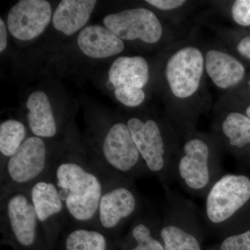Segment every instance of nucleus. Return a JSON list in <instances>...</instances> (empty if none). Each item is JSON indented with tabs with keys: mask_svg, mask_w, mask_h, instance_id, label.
<instances>
[{
	"mask_svg": "<svg viewBox=\"0 0 250 250\" xmlns=\"http://www.w3.org/2000/svg\"><path fill=\"white\" fill-rule=\"evenodd\" d=\"M205 69L213 83L228 89L243 80L246 70L238 59L223 51L210 49L206 54Z\"/></svg>",
	"mask_w": 250,
	"mask_h": 250,
	"instance_id": "dca6fc26",
	"label": "nucleus"
},
{
	"mask_svg": "<svg viewBox=\"0 0 250 250\" xmlns=\"http://www.w3.org/2000/svg\"><path fill=\"white\" fill-rule=\"evenodd\" d=\"M149 77V65L141 57H119L108 71V82L114 88L115 97L128 107H136L144 102L143 88Z\"/></svg>",
	"mask_w": 250,
	"mask_h": 250,
	"instance_id": "9b49d317",
	"label": "nucleus"
},
{
	"mask_svg": "<svg viewBox=\"0 0 250 250\" xmlns=\"http://www.w3.org/2000/svg\"><path fill=\"white\" fill-rule=\"evenodd\" d=\"M52 14L49 1L21 0L8 14V29L18 40H33L45 30L52 19Z\"/></svg>",
	"mask_w": 250,
	"mask_h": 250,
	"instance_id": "4468645a",
	"label": "nucleus"
},
{
	"mask_svg": "<svg viewBox=\"0 0 250 250\" xmlns=\"http://www.w3.org/2000/svg\"><path fill=\"white\" fill-rule=\"evenodd\" d=\"M126 124L149 173L156 176L163 187L170 186L178 152L168 147L160 125L154 120L143 121L134 117Z\"/></svg>",
	"mask_w": 250,
	"mask_h": 250,
	"instance_id": "1a4fd4ad",
	"label": "nucleus"
},
{
	"mask_svg": "<svg viewBox=\"0 0 250 250\" xmlns=\"http://www.w3.org/2000/svg\"><path fill=\"white\" fill-rule=\"evenodd\" d=\"M77 45L87 57L106 59L121 53L125 49L123 40L106 27L87 26L77 37Z\"/></svg>",
	"mask_w": 250,
	"mask_h": 250,
	"instance_id": "2eb2a0df",
	"label": "nucleus"
},
{
	"mask_svg": "<svg viewBox=\"0 0 250 250\" xmlns=\"http://www.w3.org/2000/svg\"><path fill=\"white\" fill-rule=\"evenodd\" d=\"M165 205L159 218V233L165 250H202L205 229L202 213L180 192L164 186Z\"/></svg>",
	"mask_w": 250,
	"mask_h": 250,
	"instance_id": "7ed1b4c3",
	"label": "nucleus"
},
{
	"mask_svg": "<svg viewBox=\"0 0 250 250\" xmlns=\"http://www.w3.org/2000/svg\"><path fill=\"white\" fill-rule=\"evenodd\" d=\"M0 228L6 238L24 250L47 239L27 189L0 198Z\"/></svg>",
	"mask_w": 250,
	"mask_h": 250,
	"instance_id": "6e6552de",
	"label": "nucleus"
},
{
	"mask_svg": "<svg viewBox=\"0 0 250 250\" xmlns=\"http://www.w3.org/2000/svg\"><path fill=\"white\" fill-rule=\"evenodd\" d=\"M225 146L241 149L250 146V118L238 112H231L224 118L220 126Z\"/></svg>",
	"mask_w": 250,
	"mask_h": 250,
	"instance_id": "412c9836",
	"label": "nucleus"
},
{
	"mask_svg": "<svg viewBox=\"0 0 250 250\" xmlns=\"http://www.w3.org/2000/svg\"><path fill=\"white\" fill-rule=\"evenodd\" d=\"M27 190L46 238L53 241L70 225V221L50 171Z\"/></svg>",
	"mask_w": 250,
	"mask_h": 250,
	"instance_id": "9d476101",
	"label": "nucleus"
},
{
	"mask_svg": "<svg viewBox=\"0 0 250 250\" xmlns=\"http://www.w3.org/2000/svg\"><path fill=\"white\" fill-rule=\"evenodd\" d=\"M104 24L121 40H141L154 44L162 37L160 21L150 10L135 8L108 15L103 19Z\"/></svg>",
	"mask_w": 250,
	"mask_h": 250,
	"instance_id": "ddd939ff",
	"label": "nucleus"
},
{
	"mask_svg": "<svg viewBox=\"0 0 250 250\" xmlns=\"http://www.w3.org/2000/svg\"><path fill=\"white\" fill-rule=\"evenodd\" d=\"M95 162L109 177L133 179L149 174L126 123H113L100 141Z\"/></svg>",
	"mask_w": 250,
	"mask_h": 250,
	"instance_id": "423d86ee",
	"label": "nucleus"
},
{
	"mask_svg": "<svg viewBox=\"0 0 250 250\" xmlns=\"http://www.w3.org/2000/svg\"><path fill=\"white\" fill-rule=\"evenodd\" d=\"M58 156H51L45 139L28 137L16 154L0 166V198L27 189L48 173Z\"/></svg>",
	"mask_w": 250,
	"mask_h": 250,
	"instance_id": "39448f33",
	"label": "nucleus"
},
{
	"mask_svg": "<svg viewBox=\"0 0 250 250\" xmlns=\"http://www.w3.org/2000/svg\"><path fill=\"white\" fill-rule=\"evenodd\" d=\"M247 116L250 118V106H248L246 110Z\"/></svg>",
	"mask_w": 250,
	"mask_h": 250,
	"instance_id": "cd10ccee",
	"label": "nucleus"
},
{
	"mask_svg": "<svg viewBox=\"0 0 250 250\" xmlns=\"http://www.w3.org/2000/svg\"><path fill=\"white\" fill-rule=\"evenodd\" d=\"M27 107L28 126L33 136L44 139L55 137L58 133V125L45 93L39 90L31 93L27 101Z\"/></svg>",
	"mask_w": 250,
	"mask_h": 250,
	"instance_id": "a211bd4d",
	"label": "nucleus"
},
{
	"mask_svg": "<svg viewBox=\"0 0 250 250\" xmlns=\"http://www.w3.org/2000/svg\"><path fill=\"white\" fill-rule=\"evenodd\" d=\"M7 30L3 20L0 19V52H3L7 47Z\"/></svg>",
	"mask_w": 250,
	"mask_h": 250,
	"instance_id": "bb28decb",
	"label": "nucleus"
},
{
	"mask_svg": "<svg viewBox=\"0 0 250 250\" xmlns=\"http://www.w3.org/2000/svg\"></svg>",
	"mask_w": 250,
	"mask_h": 250,
	"instance_id": "c85d7f7f",
	"label": "nucleus"
},
{
	"mask_svg": "<svg viewBox=\"0 0 250 250\" xmlns=\"http://www.w3.org/2000/svg\"><path fill=\"white\" fill-rule=\"evenodd\" d=\"M233 21L241 26H250V0H237L231 7Z\"/></svg>",
	"mask_w": 250,
	"mask_h": 250,
	"instance_id": "b1692460",
	"label": "nucleus"
},
{
	"mask_svg": "<svg viewBox=\"0 0 250 250\" xmlns=\"http://www.w3.org/2000/svg\"><path fill=\"white\" fill-rule=\"evenodd\" d=\"M65 250H107V236L98 229L70 226L62 232Z\"/></svg>",
	"mask_w": 250,
	"mask_h": 250,
	"instance_id": "aec40b11",
	"label": "nucleus"
},
{
	"mask_svg": "<svg viewBox=\"0 0 250 250\" xmlns=\"http://www.w3.org/2000/svg\"><path fill=\"white\" fill-rule=\"evenodd\" d=\"M134 181L116 177L108 179L99 204L95 222V229L106 236L131 225L142 213V199Z\"/></svg>",
	"mask_w": 250,
	"mask_h": 250,
	"instance_id": "0eeeda50",
	"label": "nucleus"
},
{
	"mask_svg": "<svg viewBox=\"0 0 250 250\" xmlns=\"http://www.w3.org/2000/svg\"><path fill=\"white\" fill-rule=\"evenodd\" d=\"M219 250H250V229L242 232L225 235Z\"/></svg>",
	"mask_w": 250,
	"mask_h": 250,
	"instance_id": "5701e85b",
	"label": "nucleus"
},
{
	"mask_svg": "<svg viewBox=\"0 0 250 250\" xmlns=\"http://www.w3.org/2000/svg\"><path fill=\"white\" fill-rule=\"evenodd\" d=\"M237 50L243 57L250 59V36L243 38L240 41L237 45Z\"/></svg>",
	"mask_w": 250,
	"mask_h": 250,
	"instance_id": "a878e982",
	"label": "nucleus"
},
{
	"mask_svg": "<svg viewBox=\"0 0 250 250\" xmlns=\"http://www.w3.org/2000/svg\"><path fill=\"white\" fill-rule=\"evenodd\" d=\"M27 128L21 121L7 120L0 125L1 166L14 156L27 139Z\"/></svg>",
	"mask_w": 250,
	"mask_h": 250,
	"instance_id": "4be33fe9",
	"label": "nucleus"
},
{
	"mask_svg": "<svg viewBox=\"0 0 250 250\" xmlns=\"http://www.w3.org/2000/svg\"><path fill=\"white\" fill-rule=\"evenodd\" d=\"M96 4L95 0H62L52 17L54 28L65 35H73L88 22Z\"/></svg>",
	"mask_w": 250,
	"mask_h": 250,
	"instance_id": "f3484780",
	"label": "nucleus"
},
{
	"mask_svg": "<svg viewBox=\"0 0 250 250\" xmlns=\"http://www.w3.org/2000/svg\"><path fill=\"white\" fill-rule=\"evenodd\" d=\"M50 173L66 208L70 225L95 228L99 204L111 177L95 161L70 154L58 156Z\"/></svg>",
	"mask_w": 250,
	"mask_h": 250,
	"instance_id": "f257e3e1",
	"label": "nucleus"
},
{
	"mask_svg": "<svg viewBox=\"0 0 250 250\" xmlns=\"http://www.w3.org/2000/svg\"><path fill=\"white\" fill-rule=\"evenodd\" d=\"M250 201V177L223 174L205 195L202 213L205 228L225 235L231 232L236 217Z\"/></svg>",
	"mask_w": 250,
	"mask_h": 250,
	"instance_id": "20e7f679",
	"label": "nucleus"
},
{
	"mask_svg": "<svg viewBox=\"0 0 250 250\" xmlns=\"http://www.w3.org/2000/svg\"><path fill=\"white\" fill-rule=\"evenodd\" d=\"M159 218L141 213L130 225L129 236L136 246L130 250H165L159 233Z\"/></svg>",
	"mask_w": 250,
	"mask_h": 250,
	"instance_id": "6ab92c4d",
	"label": "nucleus"
},
{
	"mask_svg": "<svg viewBox=\"0 0 250 250\" xmlns=\"http://www.w3.org/2000/svg\"><path fill=\"white\" fill-rule=\"evenodd\" d=\"M147 4L162 11H170L178 9L186 3L184 0H147Z\"/></svg>",
	"mask_w": 250,
	"mask_h": 250,
	"instance_id": "393cba45",
	"label": "nucleus"
},
{
	"mask_svg": "<svg viewBox=\"0 0 250 250\" xmlns=\"http://www.w3.org/2000/svg\"><path fill=\"white\" fill-rule=\"evenodd\" d=\"M205 67L203 54L196 47H184L172 54L166 64V77L174 96L187 99L196 93Z\"/></svg>",
	"mask_w": 250,
	"mask_h": 250,
	"instance_id": "f8f14e48",
	"label": "nucleus"
},
{
	"mask_svg": "<svg viewBox=\"0 0 250 250\" xmlns=\"http://www.w3.org/2000/svg\"><path fill=\"white\" fill-rule=\"evenodd\" d=\"M223 170L210 140L191 135L178 151L172 170V182L190 195L205 197Z\"/></svg>",
	"mask_w": 250,
	"mask_h": 250,
	"instance_id": "f03ea898",
	"label": "nucleus"
}]
</instances>
